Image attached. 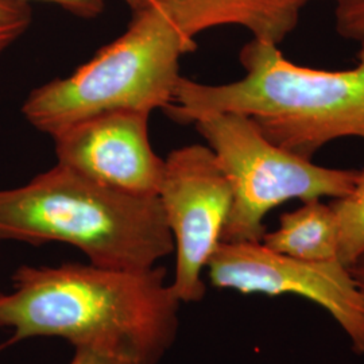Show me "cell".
<instances>
[{
  "mask_svg": "<svg viewBox=\"0 0 364 364\" xmlns=\"http://www.w3.org/2000/svg\"><path fill=\"white\" fill-rule=\"evenodd\" d=\"M142 111L90 117L53 138L57 164L120 192L158 197L165 161L156 156Z\"/></svg>",
  "mask_w": 364,
  "mask_h": 364,
  "instance_id": "obj_8",
  "label": "cell"
},
{
  "mask_svg": "<svg viewBox=\"0 0 364 364\" xmlns=\"http://www.w3.org/2000/svg\"><path fill=\"white\" fill-rule=\"evenodd\" d=\"M309 0H150L183 38L221 26L248 30L252 38L282 43L294 31Z\"/></svg>",
  "mask_w": 364,
  "mask_h": 364,
  "instance_id": "obj_9",
  "label": "cell"
},
{
  "mask_svg": "<svg viewBox=\"0 0 364 364\" xmlns=\"http://www.w3.org/2000/svg\"><path fill=\"white\" fill-rule=\"evenodd\" d=\"M350 272L364 305V254L352 263L350 266Z\"/></svg>",
  "mask_w": 364,
  "mask_h": 364,
  "instance_id": "obj_16",
  "label": "cell"
},
{
  "mask_svg": "<svg viewBox=\"0 0 364 364\" xmlns=\"http://www.w3.org/2000/svg\"><path fill=\"white\" fill-rule=\"evenodd\" d=\"M309 1H311V0H309Z\"/></svg>",
  "mask_w": 364,
  "mask_h": 364,
  "instance_id": "obj_18",
  "label": "cell"
},
{
  "mask_svg": "<svg viewBox=\"0 0 364 364\" xmlns=\"http://www.w3.org/2000/svg\"><path fill=\"white\" fill-rule=\"evenodd\" d=\"M33 23V9L23 0H0V55L22 38Z\"/></svg>",
  "mask_w": 364,
  "mask_h": 364,
  "instance_id": "obj_12",
  "label": "cell"
},
{
  "mask_svg": "<svg viewBox=\"0 0 364 364\" xmlns=\"http://www.w3.org/2000/svg\"><path fill=\"white\" fill-rule=\"evenodd\" d=\"M131 9L132 13L144 10L147 6H150V0H123Z\"/></svg>",
  "mask_w": 364,
  "mask_h": 364,
  "instance_id": "obj_17",
  "label": "cell"
},
{
  "mask_svg": "<svg viewBox=\"0 0 364 364\" xmlns=\"http://www.w3.org/2000/svg\"><path fill=\"white\" fill-rule=\"evenodd\" d=\"M158 198L176 252L171 291L181 304L200 302L207 291L203 273L221 243L232 201L230 183L207 144L170 153Z\"/></svg>",
  "mask_w": 364,
  "mask_h": 364,
  "instance_id": "obj_6",
  "label": "cell"
},
{
  "mask_svg": "<svg viewBox=\"0 0 364 364\" xmlns=\"http://www.w3.org/2000/svg\"><path fill=\"white\" fill-rule=\"evenodd\" d=\"M193 124L231 188L221 242H262L267 232L263 221L274 208L290 200H336L350 193L359 174V170L320 166L287 151L243 115H207Z\"/></svg>",
  "mask_w": 364,
  "mask_h": 364,
  "instance_id": "obj_5",
  "label": "cell"
},
{
  "mask_svg": "<svg viewBox=\"0 0 364 364\" xmlns=\"http://www.w3.org/2000/svg\"><path fill=\"white\" fill-rule=\"evenodd\" d=\"M262 243L296 259L340 260L335 210L321 200L305 201L299 208L284 213L278 228L266 232Z\"/></svg>",
  "mask_w": 364,
  "mask_h": 364,
  "instance_id": "obj_10",
  "label": "cell"
},
{
  "mask_svg": "<svg viewBox=\"0 0 364 364\" xmlns=\"http://www.w3.org/2000/svg\"><path fill=\"white\" fill-rule=\"evenodd\" d=\"M335 26L346 39L364 41V0H335Z\"/></svg>",
  "mask_w": 364,
  "mask_h": 364,
  "instance_id": "obj_13",
  "label": "cell"
},
{
  "mask_svg": "<svg viewBox=\"0 0 364 364\" xmlns=\"http://www.w3.org/2000/svg\"><path fill=\"white\" fill-rule=\"evenodd\" d=\"M23 1H45L61 7L66 13L72 14L81 19L97 18L105 11L107 0H23Z\"/></svg>",
  "mask_w": 364,
  "mask_h": 364,
  "instance_id": "obj_15",
  "label": "cell"
},
{
  "mask_svg": "<svg viewBox=\"0 0 364 364\" xmlns=\"http://www.w3.org/2000/svg\"><path fill=\"white\" fill-rule=\"evenodd\" d=\"M338 225V258L350 267L364 254V169L348 195L331 203Z\"/></svg>",
  "mask_w": 364,
  "mask_h": 364,
  "instance_id": "obj_11",
  "label": "cell"
},
{
  "mask_svg": "<svg viewBox=\"0 0 364 364\" xmlns=\"http://www.w3.org/2000/svg\"><path fill=\"white\" fill-rule=\"evenodd\" d=\"M360 45L358 65L335 72L296 65L278 45L252 38L239 54L245 77L210 85L181 76L166 115L180 124L243 115L274 144L306 159L338 139L364 142V41Z\"/></svg>",
  "mask_w": 364,
  "mask_h": 364,
  "instance_id": "obj_2",
  "label": "cell"
},
{
  "mask_svg": "<svg viewBox=\"0 0 364 364\" xmlns=\"http://www.w3.org/2000/svg\"><path fill=\"white\" fill-rule=\"evenodd\" d=\"M212 287L243 294H294L329 313L364 355V305L350 267L340 260L296 259L262 242H221L207 266Z\"/></svg>",
  "mask_w": 364,
  "mask_h": 364,
  "instance_id": "obj_7",
  "label": "cell"
},
{
  "mask_svg": "<svg viewBox=\"0 0 364 364\" xmlns=\"http://www.w3.org/2000/svg\"><path fill=\"white\" fill-rule=\"evenodd\" d=\"M181 302L165 269L123 270L93 263L18 267L0 291V329L10 343L60 338L158 364L178 335Z\"/></svg>",
  "mask_w": 364,
  "mask_h": 364,
  "instance_id": "obj_1",
  "label": "cell"
},
{
  "mask_svg": "<svg viewBox=\"0 0 364 364\" xmlns=\"http://www.w3.org/2000/svg\"><path fill=\"white\" fill-rule=\"evenodd\" d=\"M68 364H146L141 359L124 353L97 347H78Z\"/></svg>",
  "mask_w": 364,
  "mask_h": 364,
  "instance_id": "obj_14",
  "label": "cell"
},
{
  "mask_svg": "<svg viewBox=\"0 0 364 364\" xmlns=\"http://www.w3.org/2000/svg\"><path fill=\"white\" fill-rule=\"evenodd\" d=\"M0 242L64 243L90 263L149 270L174 252L158 197L129 195L57 164L0 189Z\"/></svg>",
  "mask_w": 364,
  "mask_h": 364,
  "instance_id": "obj_3",
  "label": "cell"
},
{
  "mask_svg": "<svg viewBox=\"0 0 364 364\" xmlns=\"http://www.w3.org/2000/svg\"><path fill=\"white\" fill-rule=\"evenodd\" d=\"M196 48L150 4L132 13L126 31L70 76L30 92L22 114L30 126L54 138L105 112L165 109L181 77V57Z\"/></svg>",
  "mask_w": 364,
  "mask_h": 364,
  "instance_id": "obj_4",
  "label": "cell"
}]
</instances>
